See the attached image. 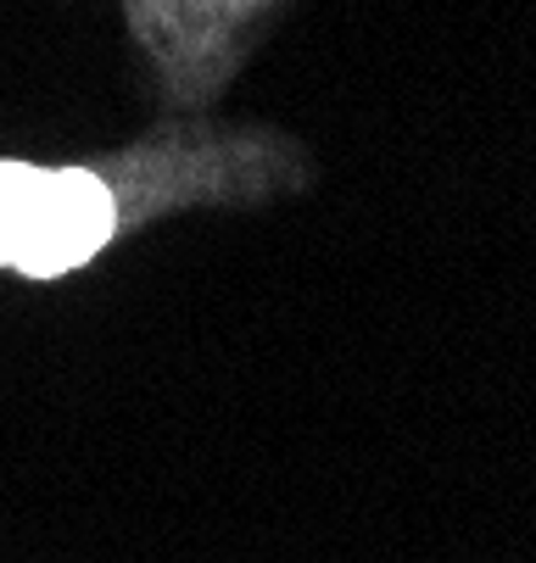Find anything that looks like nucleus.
Returning <instances> with one entry per match:
<instances>
[{"label": "nucleus", "instance_id": "f257e3e1", "mask_svg": "<svg viewBox=\"0 0 536 563\" xmlns=\"http://www.w3.org/2000/svg\"><path fill=\"white\" fill-rule=\"evenodd\" d=\"M123 223V190L96 168L0 163V268L62 279Z\"/></svg>", "mask_w": 536, "mask_h": 563}]
</instances>
